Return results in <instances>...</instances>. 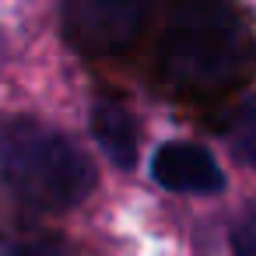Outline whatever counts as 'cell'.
Instances as JSON below:
<instances>
[{"instance_id": "6da1fadb", "label": "cell", "mask_w": 256, "mask_h": 256, "mask_svg": "<svg viewBox=\"0 0 256 256\" xmlns=\"http://www.w3.org/2000/svg\"><path fill=\"white\" fill-rule=\"evenodd\" d=\"M256 60V42L232 0H172L158 39V70L179 92H221Z\"/></svg>"}, {"instance_id": "7a4b0ae2", "label": "cell", "mask_w": 256, "mask_h": 256, "mask_svg": "<svg viewBox=\"0 0 256 256\" xmlns=\"http://www.w3.org/2000/svg\"><path fill=\"white\" fill-rule=\"evenodd\" d=\"M0 182L32 210L60 214L78 207L95 190L92 158L64 134L32 123H0Z\"/></svg>"}, {"instance_id": "3957f363", "label": "cell", "mask_w": 256, "mask_h": 256, "mask_svg": "<svg viewBox=\"0 0 256 256\" xmlns=\"http://www.w3.org/2000/svg\"><path fill=\"white\" fill-rule=\"evenodd\" d=\"M151 0H60L64 39L84 56H116L134 46Z\"/></svg>"}, {"instance_id": "277c9868", "label": "cell", "mask_w": 256, "mask_h": 256, "mask_svg": "<svg viewBox=\"0 0 256 256\" xmlns=\"http://www.w3.org/2000/svg\"><path fill=\"white\" fill-rule=\"evenodd\" d=\"M151 176L158 186L172 193H218L224 186V172L214 154L200 144H162L151 158Z\"/></svg>"}, {"instance_id": "5b68a950", "label": "cell", "mask_w": 256, "mask_h": 256, "mask_svg": "<svg viewBox=\"0 0 256 256\" xmlns=\"http://www.w3.org/2000/svg\"><path fill=\"white\" fill-rule=\"evenodd\" d=\"M92 134H95L102 154L116 168H134L137 165V126H134V116L123 106L95 102V109H92Z\"/></svg>"}, {"instance_id": "8992f818", "label": "cell", "mask_w": 256, "mask_h": 256, "mask_svg": "<svg viewBox=\"0 0 256 256\" xmlns=\"http://www.w3.org/2000/svg\"><path fill=\"white\" fill-rule=\"evenodd\" d=\"M232 151L256 168V98H249L242 106V112L235 116V126H232Z\"/></svg>"}, {"instance_id": "52a82bcc", "label": "cell", "mask_w": 256, "mask_h": 256, "mask_svg": "<svg viewBox=\"0 0 256 256\" xmlns=\"http://www.w3.org/2000/svg\"><path fill=\"white\" fill-rule=\"evenodd\" d=\"M0 256H64V252L53 242H46V238L0 228Z\"/></svg>"}, {"instance_id": "ba28073f", "label": "cell", "mask_w": 256, "mask_h": 256, "mask_svg": "<svg viewBox=\"0 0 256 256\" xmlns=\"http://www.w3.org/2000/svg\"><path fill=\"white\" fill-rule=\"evenodd\" d=\"M232 249L235 256H256V214L238 221V228L232 232Z\"/></svg>"}]
</instances>
